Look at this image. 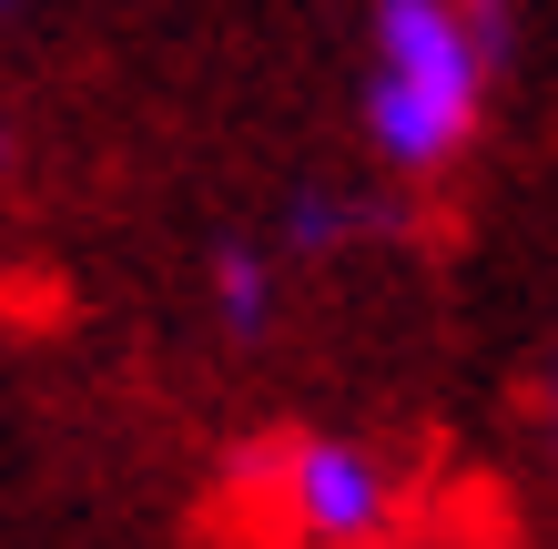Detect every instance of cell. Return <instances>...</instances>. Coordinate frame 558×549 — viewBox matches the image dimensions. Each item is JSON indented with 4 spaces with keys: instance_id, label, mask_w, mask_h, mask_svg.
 <instances>
[{
    "instance_id": "cell-1",
    "label": "cell",
    "mask_w": 558,
    "mask_h": 549,
    "mask_svg": "<svg viewBox=\"0 0 558 549\" xmlns=\"http://www.w3.org/2000/svg\"><path fill=\"white\" fill-rule=\"evenodd\" d=\"M498 41H508L498 0H376V21H366V143L397 174H447L487 122Z\"/></svg>"
},
{
    "instance_id": "cell-2",
    "label": "cell",
    "mask_w": 558,
    "mask_h": 549,
    "mask_svg": "<svg viewBox=\"0 0 558 549\" xmlns=\"http://www.w3.org/2000/svg\"><path fill=\"white\" fill-rule=\"evenodd\" d=\"M386 509H397V478H386L376 447L355 438H305L284 458V520L305 529L315 549H366L386 529Z\"/></svg>"
},
{
    "instance_id": "cell-3",
    "label": "cell",
    "mask_w": 558,
    "mask_h": 549,
    "mask_svg": "<svg viewBox=\"0 0 558 549\" xmlns=\"http://www.w3.org/2000/svg\"><path fill=\"white\" fill-rule=\"evenodd\" d=\"M214 315H223V336H265L275 326V265L254 244H223L214 254Z\"/></svg>"
},
{
    "instance_id": "cell-4",
    "label": "cell",
    "mask_w": 558,
    "mask_h": 549,
    "mask_svg": "<svg viewBox=\"0 0 558 549\" xmlns=\"http://www.w3.org/2000/svg\"><path fill=\"white\" fill-rule=\"evenodd\" d=\"M336 235H345V204H325V193H305V204H294V244L315 254V244H336Z\"/></svg>"
},
{
    "instance_id": "cell-5",
    "label": "cell",
    "mask_w": 558,
    "mask_h": 549,
    "mask_svg": "<svg viewBox=\"0 0 558 549\" xmlns=\"http://www.w3.org/2000/svg\"><path fill=\"white\" fill-rule=\"evenodd\" d=\"M0 164H11V133H0Z\"/></svg>"
},
{
    "instance_id": "cell-6",
    "label": "cell",
    "mask_w": 558,
    "mask_h": 549,
    "mask_svg": "<svg viewBox=\"0 0 558 549\" xmlns=\"http://www.w3.org/2000/svg\"><path fill=\"white\" fill-rule=\"evenodd\" d=\"M0 11H21V0H0Z\"/></svg>"
}]
</instances>
